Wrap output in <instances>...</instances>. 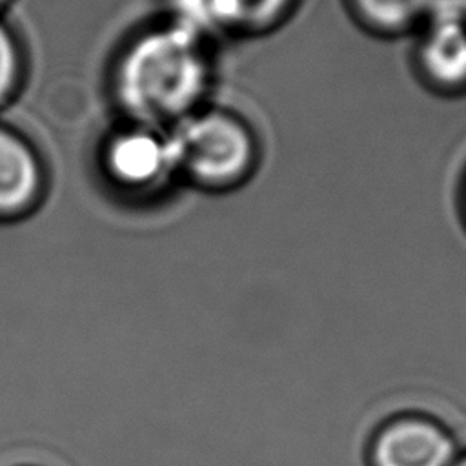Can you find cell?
Returning <instances> with one entry per match:
<instances>
[{
    "label": "cell",
    "instance_id": "ba28073f",
    "mask_svg": "<svg viewBox=\"0 0 466 466\" xmlns=\"http://www.w3.org/2000/svg\"><path fill=\"white\" fill-rule=\"evenodd\" d=\"M302 0H228L231 29L264 33L288 22Z\"/></svg>",
    "mask_w": 466,
    "mask_h": 466
},
{
    "label": "cell",
    "instance_id": "277c9868",
    "mask_svg": "<svg viewBox=\"0 0 466 466\" xmlns=\"http://www.w3.org/2000/svg\"><path fill=\"white\" fill-rule=\"evenodd\" d=\"M371 455L373 466H451L453 442L428 420L404 419L377 435Z\"/></svg>",
    "mask_w": 466,
    "mask_h": 466
},
{
    "label": "cell",
    "instance_id": "5b68a950",
    "mask_svg": "<svg viewBox=\"0 0 466 466\" xmlns=\"http://www.w3.org/2000/svg\"><path fill=\"white\" fill-rule=\"evenodd\" d=\"M106 167L122 186H153L175 169L169 140L149 127L120 133L106 149Z\"/></svg>",
    "mask_w": 466,
    "mask_h": 466
},
{
    "label": "cell",
    "instance_id": "7c38bea8",
    "mask_svg": "<svg viewBox=\"0 0 466 466\" xmlns=\"http://www.w3.org/2000/svg\"><path fill=\"white\" fill-rule=\"evenodd\" d=\"M455 466H466V459H462V461H461V462H457Z\"/></svg>",
    "mask_w": 466,
    "mask_h": 466
},
{
    "label": "cell",
    "instance_id": "30bf717a",
    "mask_svg": "<svg viewBox=\"0 0 466 466\" xmlns=\"http://www.w3.org/2000/svg\"><path fill=\"white\" fill-rule=\"evenodd\" d=\"M428 18L466 22V0H426Z\"/></svg>",
    "mask_w": 466,
    "mask_h": 466
},
{
    "label": "cell",
    "instance_id": "9c48e42d",
    "mask_svg": "<svg viewBox=\"0 0 466 466\" xmlns=\"http://www.w3.org/2000/svg\"><path fill=\"white\" fill-rule=\"evenodd\" d=\"M18 76V51L9 31L0 24V102L11 93Z\"/></svg>",
    "mask_w": 466,
    "mask_h": 466
},
{
    "label": "cell",
    "instance_id": "6da1fadb",
    "mask_svg": "<svg viewBox=\"0 0 466 466\" xmlns=\"http://www.w3.org/2000/svg\"><path fill=\"white\" fill-rule=\"evenodd\" d=\"M209 64L200 36L173 24L144 33L116 66V95L144 126L180 122L206 91Z\"/></svg>",
    "mask_w": 466,
    "mask_h": 466
},
{
    "label": "cell",
    "instance_id": "8992f818",
    "mask_svg": "<svg viewBox=\"0 0 466 466\" xmlns=\"http://www.w3.org/2000/svg\"><path fill=\"white\" fill-rule=\"evenodd\" d=\"M348 18L379 40L410 38L426 20V0H340Z\"/></svg>",
    "mask_w": 466,
    "mask_h": 466
},
{
    "label": "cell",
    "instance_id": "52a82bcc",
    "mask_svg": "<svg viewBox=\"0 0 466 466\" xmlns=\"http://www.w3.org/2000/svg\"><path fill=\"white\" fill-rule=\"evenodd\" d=\"M42 182L35 151L20 137L0 127V213H15L29 206Z\"/></svg>",
    "mask_w": 466,
    "mask_h": 466
},
{
    "label": "cell",
    "instance_id": "4fadbf2b",
    "mask_svg": "<svg viewBox=\"0 0 466 466\" xmlns=\"http://www.w3.org/2000/svg\"><path fill=\"white\" fill-rule=\"evenodd\" d=\"M0 2H2V0H0Z\"/></svg>",
    "mask_w": 466,
    "mask_h": 466
},
{
    "label": "cell",
    "instance_id": "8fae6325",
    "mask_svg": "<svg viewBox=\"0 0 466 466\" xmlns=\"http://www.w3.org/2000/svg\"><path fill=\"white\" fill-rule=\"evenodd\" d=\"M455 209L461 226L466 231V164L461 169V175L457 178V187H455Z\"/></svg>",
    "mask_w": 466,
    "mask_h": 466
},
{
    "label": "cell",
    "instance_id": "3957f363",
    "mask_svg": "<svg viewBox=\"0 0 466 466\" xmlns=\"http://www.w3.org/2000/svg\"><path fill=\"white\" fill-rule=\"evenodd\" d=\"M408 40V64L424 91L446 100L466 96V22L428 18Z\"/></svg>",
    "mask_w": 466,
    "mask_h": 466
},
{
    "label": "cell",
    "instance_id": "7a4b0ae2",
    "mask_svg": "<svg viewBox=\"0 0 466 466\" xmlns=\"http://www.w3.org/2000/svg\"><path fill=\"white\" fill-rule=\"evenodd\" d=\"M175 169L209 186L240 182L257 164L253 131L228 113L189 115L167 135Z\"/></svg>",
    "mask_w": 466,
    "mask_h": 466
}]
</instances>
